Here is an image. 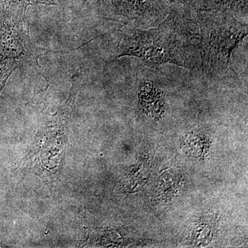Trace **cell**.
I'll return each instance as SVG.
<instances>
[{
  "label": "cell",
  "instance_id": "obj_1",
  "mask_svg": "<svg viewBox=\"0 0 248 248\" xmlns=\"http://www.w3.org/2000/svg\"><path fill=\"white\" fill-rule=\"evenodd\" d=\"M117 58L135 56L147 66L170 63L189 68H202L200 37L195 19L171 14L159 25L130 28L118 37Z\"/></svg>",
  "mask_w": 248,
  "mask_h": 248
},
{
  "label": "cell",
  "instance_id": "obj_2",
  "mask_svg": "<svg viewBox=\"0 0 248 248\" xmlns=\"http://www.w3.org/2000/svg\"><path fill=\"white\" fill-rule=\"evenodd\" d=\"M226 11L200 14L196 19L198 28L202 67L207 73L222 76L231 68V55L247 35V25Z\"/></svg>",
  "mask_w": 248,
  "mask_h": 248
},
{
  "label": "cell",
  "instance_id": "obj_3",
  "mask_svg": "<svg viewBox=\"0 0 248 248\" xmlns=\"http://www.w3.org/2000/svg\"><path fill=\"white\" fill-rule=\"evenodd\" d=\"M19 63L18 58L0 60V93L4 87L9 77Z\"/></svg>",
  "mask_w": 248,
  "mask_h": 248
}]
</instances>
